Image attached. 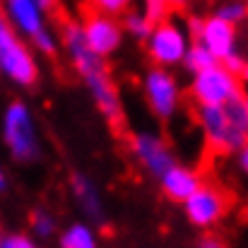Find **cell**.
I'll use <instances>...</instances> for the list:
<instances>
[{"label":"cell","mask_w":248,"mask_h":248,"mask_svg":"<svg viewBox=\"0 0 248 248\" xmlns=\"http://www.w3.org/2000/svg\"><path fill=\"white\" fill-rule=\"evenodd\" d=\"M58 244L63 248H96L99 241H96V232L87 222H75L61 234Z\"/></svg>","instance_id":"obj_14"},{"label":"cell","mask_w":248,"mask_h":248,"mask_svg":"<svg viewBox=\"0 0 248 248\" xmlns=\"http://www.w3.org/2000/svg\"><path fill=\"white\" fill-rule=\"evenodd\" d=\"M7 188V176H5V169L0 166V193Z\"/></svg>","instance_id":"obj_27"},{"label":"cell","mask_w":248,"mask_h":248,"mask_svg":"<svg viewBox=\"0 0 248 248\" xmlns=\"http://www.w3.org/2000/svg\"><path fill=\"white\" fill-rule=\"evenodd\" d=\"M36 2H39V5H41V7L46 10V12H51V10H53V7L58 5V0H36Z\"/></svg>","instance_id":"obj_26"},{"label":"cell","mask_w":248,"mask_h":248,"mask_svg":"<svg viewBox=\"0 0 248 248\" xmlns=\"http://www.w3.org/2000/svg\"><path fill=\"white\" fill-rule=\"evenodd\" d=\"M217 61H224L229 58L232 53L239 51L236 41H239V34H236V24H229L227 19L212 15V17H202V29L198 34V39Z\"/></svg>","instance_id":"obj_11"},{"label":"cell","mask_w":248,"mask_h":248,"mask_svg":"<svg viewBox=\"0 0 248 248\" xmlns=\"http://www.w3.org/2000/svg\"><path fill=\"white\" fill-rule=\"evenodd\" d=\"M2 15L12 24V29L34 44L44 56H56L61 48V36L48 27L46 10L36 0H2Z\"/></svg>","instance_id":"obj_2"},{"label":"cell","mask_w":248,"mask_h":248,"mask_svg":"<svg viewBox=\"0 0 248 248\" xmlns=\"http://www.w3.org/2000/svg\"><path fill=\"white\" fill-rule=\"evenodd\" d=\"M2 140L15 162L31 164L41 157L39 130L24 101H12L2 113Z\"/></svg>","instance_id":"obj_3"},{"label":"cell","mask_w":248,"mask_h":248,"mask_svg":"<svg viewBox=\"0 0 248 248\" xmlns=\"http://www.w3.org/2000/svg\"><path fill=\"white\" fill-rule=\"evenodd\" d=\"M80 27H82V36L87 41V46L101 58L113 56L123 44L125 31H123L121 22L116 17H111V15H101V12L92 10V15L84 17V22Z\"/></svg>","instance_id":"obj_9"},{"label":"cell","mask_w":248,"mask_h":248,"mask_svg":"<svg viewBox=\"0 0 248 248\" xmlns=\"http://www.w3.org/2000/svg\"><path fill=\"white\" fill-rule=\"evenodd\" d=\"M219 63H222V65H224L227 70H232L234 75H239V73H241V68H244V58L239 56V51H236V53H232L229 58H224V61H219Z\"/></svg>","instance_id":"obj_22"},{"label":"cell","mask_w":248,"mask_h":248,"mask_svg":"<svg viewBox=\"0 0 248 248\" xmlns=\"http://www.w3.org/2000/svg\"><path fill=\"white\" fill-rule=\"evenodd\" d=\"M229 202L232 200H229V193L224 188L202 181L195 188V193H190L181 205H183L186 219L193 227H198V229H212L229 212Z\"/></svg>","instance_id":"obj_7"},{"label":"cell","mask_w":248,"mask_h":248,"mask_svg":"<svg viewBox=\"0 0 248 248\" xmlns=\"http://www.w3.org/2000/svg\"><path fill=\"white\" fill-rule=\"evenodd\" d=\"M198 125L212 155H234L248 140V118L241 99L219 106H198Z\"/></svg>","instance_id":"obj_1"},{"label":"cell","mask_w":248,"mask_h":248,"mask_svg":"<svg viewBox=\"0 0 248 248\" xmlns=\"http://www.w3.org/2000/svg\"><path fill=\"white\" fill-rule=\"evenodd\" d=\"M200 29H202V17H190V19H188V27H186V31H188V36H190L193 41L198 39Z\"/></svg>","instance_id":"obj_24"},{"label":"cell","mask_w":248,"mask_h":248,"mask_svg":"<svg viewBox=\"0 0 248 248\" xmlns=\"http://www.w3.org/2000/svg\"><path fill=\"white\" fill-rule=\"evenodd\" d=\"M188 92H190L195 106H219V104L244 99V84L239 80V75L227 70L222 63H215V65L195 73Z\"/></svg>","instance_id":"obj_5"},{"label":"cell","mask_w":248,"mask_h":248,"mask_svg":"<svg viewBox=\"0 0 248 248\" xmlns=\"http://www.w3.org/2000/svg\"><path fill=\"white\" fill-rule=\"evenodd\" d=\"M239 80L244 87H248V61H244V68H241V73H239Z\"/></svg>","instance_id":"obj_25"},{"label":"cell","mask_w":248,"mask_h":248,"mask_svg":"<svg viewBox=\"0 0 248 248\" xmlns=\"http://www.w3.org/2000/svg\"><path fill=\"white\" fill-rule=\"evenodd\" d=\"M202 246H210V248L215 246V248H217V246H222V244H219V241H212V239H207V241H202Z\"/></svg>","instance_id":"obj_28"},{"label":"cell","mask_w":248,"mask_h":248,"mask_svg":"<svg viewBox=\"0 0 248 248\" xmlns=\"http://www.w3.org/2000/svg\"><path fill=\"white\" fill-rule=\"evenodd\" d=\"M29 224H31V234L39 236L41 241L56 236V232H58V222H56V217L48 210H34Z\"/></svg>","instance_id":"obj_17"},{"label":"cell","mask_w":248,"mask_h":248,"mask_svg":"<svg viewBox=\"0 0 248 248\" xmlns=\"http://www.w3.org/2000/svg\"><path fill=\"white\" fill-rule=\"evenodd\" d=\"M0 246L2 248H34L36 246V241L34 239H29L27 234H0Z\"/></svg>","instance_id":"obj_21"},{"label":"cell","mask_w":248,"mask_h":248,"mask_svg":"<svg viewBox=\"0 0 248 248\" xmlns=\"http://www.w3.org/2000/svg\"><path fill=\"white\" fill-rule=\"evenodd\" d=\"M152 24H155V22L145 15V10H140V12H138V10H128V12H123V22H121L123 31H128L130 36H135V39H140V41L147 39Z\"/></svg>","instance_id":"obj_16"},{"label":"cell","mask_w":248,"mask_h":248,"mask_svg":"<svg viewBox=\"0 0 248 248\" xmlns=\"http://www.w3.org/2000/svg\"><path fill=\"white\" fill-rule=\"evenodd\" d=\"M70 193L80 207L84 217L89 219H101L104 217V202H101V195H99V188L94 186L92 178H87L84 173H73L70 178Z\"/></svg>","instance_id":"obj_13"},{"label":"cell","mask_w":248,"mask_h":248,"mask_svg":"<svg viewBox=\"0 0 248 248\" xmlns=\"http://www.w3.org/2000/svg\"><path fill=\"white\" fill-rule=\"evenodd\" d=\"M142 92H145V101L150 111L159 121H171L176 116L181 106V84L171 73V68L155 65L152 70H147L142 80Z\"/></svg>","instance_id":"obj_8"},{"label":"cell","mask_w":248,"mask_h":248,"mask_svg":"<svg viewBox=\"0 0 248 248\" xmlns=\"http://www.w3.org/2000/svg\"><path fill=\"white\" fill-rule=\"evenodd\" d=\"M241 101H244V108H246V118H248V94L244 96V99H241Z\"/></svg>","instance_id":"obj_29"},{"label":"cell","mask_w":248,"mask_h":248,"mask_svg":"<svg viewBox=\"0 0 248 248\" xmlns=\"http://www.w3.org/2000/svg\"><path fill=\"white\" fill-rule=\"evenodd\" d=\"M190 46L188 31L173 19H157L145 39L147 56L159 68H176L181 65L186 51Z\"/></svg>","instance_id":"obj_6"},{"label":"cell","mask_w":248,"mask_h":248,"mask_svg":"<svg viewBox=\"0 0 248 248\" xmlns=\"http://www.w3.org/2000/svg\"><path fill=\"white\" fill-rule=\"evenodd\" d=\"M135 0H89V7L94 12H101V15H111V17H118L123 12H128L133 7Z\"/></svg>","instance_id":"obj_19"},{"label":"cell","mask_w":248,"mask_h":248,"mask_svg":"<svg viewBox=\"0 0 248 248\" xmlns=\"http://www.w3.org/2000/svg\"><path fill=\"white\" fill-rule=\"evenodd\" d=\"M215 63H219L200 41H190V46H188V51H186V56H183V61H181V65L190 73V75H195V73H200V70H205V68H210V65H215Z\"/></svg>","instance_id":"obj_15"},{"label":"cell","mask_w":248,"mask_h":248,"mask_svg":"<svg viewBox=\"0 0 248 248\" xmlns=\"http://www.w3.org/2000/svg\"><path fill=\"white\" fill-rule=\"evenodd\" d=\"M215 15L227 19L229 24H241L248 19V0H222Z\"/></svg>","instance_id":"obj_18"},{"label":"cell","mask_w":248,"mask_h":248,"mask_svg":"<svg viewBox=\"0 0 248 248\" xmlns=\"http://www.w3.org/2000/svg\"><path fill=\"white\" fill-rule=\"evenodd\" d=\"M130 152L140 162V166L155 178H159L176 162V157H173V152L166 145L164 138L157 133H150V130H140L130 138Z\"/></svg>","instance_id":"obj_10"},{"label":"cell","mask_w":248,"mask_h":248,"mask_svg":"<svg viewBox=\"0 0 248 248\" xmlns=\"http://www.w3.org/2000/svg\"><path fill=\"white\" fill-rule=\"evenodd\" d=\"M234 155H236V164H239V169L248 176V140L236 150V152H234Z\"/></svg>","instance_id":"obj_23"},{"label":"cell","mask_w":248,"mask_h":248,"mask_svg":"<svg viewBox=\"0 0 248 248\" xmlns=\"http://www.w3.org/2000/svg\"><path fill=\"white\" fill-rule=\"evenodd\" d=\"M200 183H202V176L198 169L176 164V162L159 176V188L171 202H183L190 193H195Z\"/></svg>","instance_id":"obj_12"},{"label":"cell","mask_w":248,"mask_h":248,"mask_svg":"<svg viewBox=\"0 0 248 248\" xmlns=\"http://www.w3.org/2000/svg\"><path fill=\"white\" fill-rule=\"evenodd\" d=\"M0 75L12 84L31 87L39 80V63L29 44L12 29V24L0 12Z\"/></svg>","instance_id":"obj_4"},{"label":"cell","mask_w":248,"mask_h":248,"mask_svg":"<svg viewBox=\"0 0 248 248\" xmlns=\"http://www.w3.org/2000/svg\"><path fill=\"white\" fill-rule=\"evenodd\" d=\"M145 2V15L152 19V22H157V19H164L166 15H169V0H142Z\"/></svg>","instance_id":"obj_20"}]
</instances>
